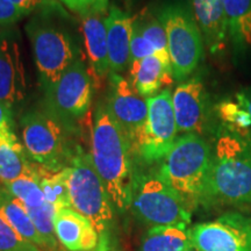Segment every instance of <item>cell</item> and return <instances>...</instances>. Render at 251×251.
I'll return each instance as SVG.
<instances>
[{"mask_svg":"<svg viewBox=\"0 0 251 251\" xmlns=\"http://www.w3.org/2000/svg\"><path fill=\"white\" fill-rule=\"evenodd\" d=\"M90 155L114 209L120 213L127 212L133 201V148L128 136L103 102L98 103L94 114Z\"/></svg>","mask_w":251,"mask_h":251,"instance_id":"cell-1","label":"cell"},{"mask_svg":"<svg viewBox=\"0 0 251 251\" xmlns=\"http://www.w3.org/2000/svg\"><path fill=\"white\" fill-rule=\"evenodd\" d=\"M251 203V136L220 126L202 206Z\"/></svg>","mask_w":251,"mask_h":251,"instance_id":"cell-2","label":"cell"},{"mask_svg":"<svg viewBox=\"0 0 251 251\" xmlns=\"http://www.w3.org/2000/svg\"><path fill=\"white\" fill-rule=\"evenodd\" d=\"M212 156L211 146L201 135L184 134L159 162V176L183 198L191 211L202 206Z\"/></svg>","mask_w":251,"mask_h":251,"instance_id":"cell-3","label":"cell"},{"mask_svg":"<svg viewBox=\"0 0 251 251\" xmlns=\"http://www.w3.org/2000/svg\"><path fill=\"white\" fill-rule=\"evenodd\" d=\"M64 172L71 208L86 216L99 235L107 234L114 221V206L90 153L77 148Z\"/></svg>","mask_w":251,"mask_h":251,"instance_id":"cell-4","label":"cell"},{"mask_svg":"<svg viewBox=\"0 0 251 251\" xmlns=\"http://www.w3.org/2000/svg\"><path fill=\"white\" fill-rule=\"evenodd\" d=\"M131 211L150 226H188L191 209L158 171L135 174Z\"/></svg>","mask_w":251,"mask_h":251,"instance_id":"cell-5","label":"cell"},{"mask_svg":"<svg viewBox=\"0 0 251 251\" xmlns=\"http://www.w3.org/2000/svg\"><path fill=\"white\" fill-rule=\"evenodd\" d=\"M158 19L164 26L174 77L185 80L203 57V37L196 19L185 6L165 5Z\"/></svg>","mask_w":251,"mask_h":251,"instance_id":"cell-6","label":"cell"},{"mask_svg":"<svg viewBox=\"0 0 251 251\" xmlns=\"http://www.w3.org/2000/svg\"><path fill=\"white\" fill-rule=\"evenodd\" d=\"M23 140L27 155L47 171L67 168L72 153L62 122L48 112L31 111L21 118Z\"/></svg>","mask_w":251,"mask_h":251,"instance_id":"cell-7","label":"cell"},{"mask_svg":"<svg viewBox=\"0 0 251 251\" xmlns=\"http://www.w3.org/2000/svg\"><path fill=\"white\" fill-rule=\"evenodd\" d=\"M43 90L57 81L79 58V49L68 31L43 21L33 20L26 27Z\"/></svg>","mask_w":251,"mask_h":251,"instance_id":"cell-8","label":"cell"},{"mask_svg":"<svg viewBox=\"0 0 251 251\" xmlns=\"http://www.w3.org/2000/svg\"><path fill=\"white\" fill-rule=\"evenodd\" d=\"M147 100L148 118L131 148L134 157L151 164L161 162L169 152L177 140L178 128L170 90L166 89Z\"/></svg>","mask_w":251,"mask_h":251,"instance_id":"cell-9","label":"cell"},{"mask_svg":"<svg viewBox=\"0 0 251 251\" xmlns=\"http://www.w3.org/2000/svg\"><path fill=\"white\" fill-rule=\"evenodd\" d=\"M47 112L62 124L70 125L89 111L93 81L83 59L71 64L54 85L45 90Z\"/></svg>","mask_w":251,"mask_h":251,"instance_id":"cell-10","label":"cell"},{"mask_svg":"<svg viewBox=\"0 0 251 251\" xmlns=\"http://www.w3.org/2000/svg\"><path fill=\"white\" fill-rule=\"evenodd\" d=\"M198 251H251V216L229 212L214 221L190 228Z\"/></svg>","mask_w":251,"mask_h":251,"instance_id":"cell-11","label":"cell"},{"mask_svg":"<svg viewBox=\"0 0 251 251\" xmlns=\"http://www.w3.org/2000/svg\"><path fill=\"white\" fill-rule=\"evenodd\" d=\"M108 76L109 92L106 106L133 144L148 118V100L121 75L109 72Z\"/></svg>","mask_w":251,"mask_h":251,"instance_id":"cell-12","label":"cell"},{"mask_svg":"<svg viewBox=\"0 0 251 251\" xmlns=\"http://www.w3.org/2000/svg\"><path fill=\"white\" fill-rule=\"evenodd\" d=\"M178 133L202 135L208 129L209 106L205 85L199 77L181 81L172 93Z\"/></svg>","mask_w":251,"mask_h":251,"instance_id":"cell-13","label":"cell"},{"mask_svg":"<svg viewBox=\"0 0 251 251\" xmlns=\"http://www.w3.org/2000/svg\"><path fill=\"white\" fill-rule=\"evenodd\" d=\"M27 93L26 70L14 30L0 29V101L13 108Z\"/></svg>","mask_w":251,"mask_h":251,"instance_id":"cell-14","label":"cell"},{"mask_svg":"<svg viewBox=\"0 0 251 251\" xmlns=\"http://www.w3.org/2000/svg\"><path fill=\"white\" fill-rule=\"evenodd\" d=\"M55 231L57 240L69 251H92L99 242V234L86 216L71 207L56 211Z\"/></svg>","mask_w":251,"mask_h":251,"instance_id":"cell-15","label":"cell"},{"mask_svg":"<svg viewBox=\"0 0 251 251\" xmlns=\"http://www.w3.org/2000/svg\"><path fill=\"white\" fill-rule=\"evenodd\" d=\"M134 19L117 6H111L106 17L109 70L121 75L130 65V43Z\"/></svg>","mask_w":251,"mask_h":251,"instance_id":"cell-16","label":"cell"},{"mask_svg":"<svg viewBox=\"0 0 251 251\" xmlns=\"http://www.w3.org/2000/svg\"><path fill=\"white\" fill-rule=\"evenodd\" d=\"M192 14L212 55L225 51L228 42L224 0H191Z\"/></svg>","mask_w":251,"mask_h":251,"instance_id":"cell-17","label":"cell"},{"mask_svg":"<svg viewBox=\"0 0 251 251\" xmlns=\"http://www.w3.org/2000/svg\"><path fill=\"white\" fill-rule=\"evenodd\" d=\"M129 70L131 85L146 99L166 90L175 79L171 64L157 55L131 63Z\"/></svg>","mask_w":251,"mask_h":251,"instance_id":"cell-18","label":"cell"},{"mask_svg":"<svg viewBox=\"0 0 251 251\" xmlns=\"http://www.w3.org/2000/svg\"><path fill=\"white\" fill-rule=\"evenodd\" d=\"M106 17L107 14L91 11L81 15L87 56L97 79L105 78L111 72L108 61Z\"/></svg>","mask_w":251,"mask_h":251,"instance_id":"cell-19","label":"cell"},{"mask_svg":"<svg viewBox=\"0 0 251 251\" xmlns=\"http://www.w3.org/2000/svg\"><path fill=\"white\" fill-rule=\"evenodd\" d=\"M228 41L238 54L251 50V0H224Z\"/></svg>","mask_w":251,"mask_h":251,"instance_id":"cell-20","label":"cell"},{"mask_svg":"<svg viewBox=\"0 0 251 251\" xmlns=\"http://www.w3.org/2000/svg\"><path fill=\"white\" fill-rule=\"evenodd\" d=\"M34 169L13 131L0 133V181L6 185Z\"/></svg>","mask_w":251,"mask_h":251,"instance_id":"cell-21","label":"cell"},{"mask_svg":"<svg viewBox=\"0 0 251 251\" xmlns=\"http://www.w3.org/2000/svg\"><path fill=\"white\" fill-rule=\"evenodd\" d=\"M192 247L187 226H152L143 235L139 251H186Z\"/></svg>","mask_w":251,"mask_h":251,"instance_id":"cell-22","label":"cell"},{"mask_svg":"<svg viewBox=\"0 0 251 251\" xmlns=\"http://www.w3.org/2000/svg\"><path fill=\"white\" fill-rule=\"evenodd\" d=\"M0 215L24 238L42 249H46L45 242L28 214L26 207L6 190H0Z\"/></svg>","mask_w":251,"mask_h":251,"instance_id":"cell-23","label":"cell"},{"mask_svg":"<svg viewBox=\"0 0 251 251\" xmlns=\"http://www.w3.org/2000/svg\"><path fill=\"white\" fill-rule=\"evenodd\" d=\"M41 168L34 169L20 178L5 185V190L26 207L36 208L46 203L41 188Z\"/></svg>","mask_w":251,"mask_h":251,"instance_id":"cell-24","label":"cell"},{"mask_svg":"<svg viewBox=\"0 0 251 251\" xmlns=\"http://www.w3.org/2000/svg\"><path fill=\"white\" fill-rule=\"evenodd\" d=\"M216 114L227 129L242 136H251V117L236 100L225 99L216 105Z\"/></svg>","mask_w":251,"mask_h":251,"instance_id":"cell-25","label":"cell"},{"mask_svg":"<svg viewBox=\"0 0 251 251\" xmlns=\"http://www.w3.org/2000/svg\"><path fill=\"white\" fill-rule=\"evenodd\" d=\"M40 184L46 202L54 206L56 211L64 207H71L64 169L58 172H50L41 168Z\"/></svg>","mask_w":251,"mask_h":251,"instance_id":"cell-26","label":"cell"},{"mask_svg":"<svg viewBox=\"0 0 251 251\" xmlns=\"http://www.w3.org/2000/svg\"><path fill=\"white\" fill-rule=\"evenodd\" d=\"M26 209L30 216V219L33 220L40 236L42 237L43 242H45L46 249L50 251L55 250L58 244L54 222L56 214L55 207L48 202H46L45 205H42L41 207H36V208L26 207Z\"/></svg>","mask_w":251,"mask_h":251,"instance_id":"cell-27","label":"cell"},{"mask_svg":"<svg viewBox=\"0 0 251 251\" xmlns=\"http://www.w3.org/2000/svg\"><path fill=\"white\" fill-rule=\"evenodd\" d=\"M135 23L140 27L146 40L155 49L156 55L159 56L164 62L171 64L168 49V37H166L164 26L159 21V19L153 18L152 15H143L142 19L135 20Z\"/></svg>","mask_w":251,"mask_h":251,"instance_id":"cell-28","label":"cell"},{"mask_svg":"<svg viewBox=\"0 0 251 251\" xmlns=\"http://www.w3.org/2000/svg\"><path fill=\"white\" fill-rule=\"evenodd\" d=\"M0 251H43L17 233L0 215Z\"/></svg>","mask_w":251,"mask_h":251,"instance_id":"cell-29","label":"cell"},{"mask_svg":"<svg viewBox=\"0 0 251 251\" xmlns=\"http://www.w3.org/2000/svg\"><path fill=\"white\" fill-rule=\"evenodd\" d=\"M151 55H156L155 49H153L152 46L146 40V37L143 36L140 27L137 26V24L135 23L134 20L133 36H131L130 43V64L134 62L141 61V59Z\"/></svg>","mask_w":251,"mask_h":251,"instance_id":"cell-30","label":"cell"},{"mask_svg":"<svg viewBox=\"0 0 251 251\" xmlns=\"http://www.w3.org/2000/svg\"><path fill=\"white\" fill-rule=\"evenodd\" d=\"M24 15L11 0H0V27L12 26L17 24Z\"/></svg>","mask_w":251,"mask_h":251,"instance_id":"cell-31","label":"cell"},{"mask_svg":"<svg viewBox=\"0 0 251 251\" xmlns=\"http://www.w3.org/2000/svg\"><path fill=\"white\" fill-rule=\"evenodd\" d=\"M13 131V115L12 108L0 101V133Z\"/></svg>","mask_w":251,"mask_h":251,"instance_id":"cell-32","label":"cell"},{"mask_svg":"<svg viewBox=\"0 0 251 251\" xmlns=\"http://www.w3.org/2000/svg\"><path fill=\"white\" fill-rule=\"evenodd\" d=\"M25 15L31 13L39 7H42L47 0H11Z\"/></svg>","mask_w":251,"mask_h":251,"instance_id":"cell-33","label":"cell"},{"mask_svg":"<svg viewBox=\"0 0 251 251\" xmlns=\"http://www.w3.org/2000/svg\"><path fill=\"white\" fill-rule=\"evenodd\" d=\"M236 101L247 109L251 117V85L238 91L236 93Z\"/></svg>","mask_w":251,"mask_h":251,"instance_id":"cell-34","label":"cell"},{"mask_svg":"<svg viewBox=\"0 0 251 251\" xmlns=\"http://www.w3.org/2000/svg\"><path fill=\"white\" fill-rule=\"evenodd\" d=\"M58 1L63 2L65 6H68L69 8L72 9L74 12H77L80 15L90 12L89 8H87L85 0H58Z\"/></svg>","mask_w":251,"mask_h":251,"instance_id":"cell-35","label":"cell"},{"mask_svg":"<svg viewBox=\"0 0 251 251\" xmlns=\"http://www.w3.org/2000/svg\"><path fill=\"white\" fill-rule=\"evenodd\" d=\"M85 2L89 11L107 14L108 0H85Z\"/></svg>","mask_w":251,"mask_h":251,"instance_id":"cell-36","label":"cell"},{"mask_svg":"<svg viewBox=\"0 0 251 251\" xmlns=\"http://www.w3.org/2000/svg\"><path fill=\"white\" fill-rule=\"evenodd\" d=\"M186 251H198L197 249H194V248H190V249L186 250Z\"/></svg>","mask_w":251,"mask_h":251,"instance_id":"cell-37","label":"cell"},{"mask_svg":"<svg viewBox=\"0 0 251 251\" xmlns=\"http://www.w3.org/2000/svg\"><path fill=\"white\" fill-rule=\"evenodd\" d=\"M125 1H126V2H130L131 0H125Z\"/></svg>","mask_w":251,"mask_h":251,"instance_id":"cell-38","label":"cell"}]
</instances>
